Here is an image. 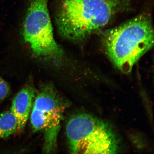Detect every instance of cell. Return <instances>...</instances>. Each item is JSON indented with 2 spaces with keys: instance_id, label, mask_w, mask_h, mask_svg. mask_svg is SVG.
I'll return each mask as SVG.
<instances>
[{
  "instance_id": "cell-2",
  "label": "cell",
  "mask_w": 154,
  "mask_h": 154,
  "mask_svg": "<svg viewBox=\"0 0 154 154\" xmlns=\"http://www.w3.org/2000/svg\"><path fill=\"white\" fill-rule=\"evenodd\" d=\"M151 19L140 15L107 32L104 46L109 58L125 74H129L140 58L153 47Z\"/></svg>"
},
{
  "instance_id": "cell-5",
  "label": "cell",
  "mask_w": 154,
  "mask_h": 154,
  "mask_svg": "<svg viewBox=\"0 0 154 154\" xmlns=\"http://www.w3.org/2000/svg\"><path fill=\"white\" fill-rule=\"evenodd\" d=\"M63 112L44 111L32 108L30 121L34 131L45 132V148L50 151L54 147Z\"/></svg>"
},
{
  "instance_id": "cell-3",
  "label": "cell",
  "mask_w": 154,
  "mask_h": 154,
  "mask_svg": "<svg viewBox=\"0 0 154 154\" xmlns=\"http://www.w3.org/2000/svg\"><path fill=\"white\" fill-rule=\"evenodd\" d=\"M66 134L72 154H116L120 142L109 123L92 115L80 113L67 122Z\"/></svg>"
},
{
  "instance_id": "cell-1",
  "label": "cell",
  "mask_w": 154,
  "mask_h": 154,
  "mask_svg": "<svg viewBox=\"0 0 154 154\" xmlns=\"http://www.w3.org/2000/svg\"><path fill=\"white\" fill-rule=\"evenodd\" d=\"M131 0H60L57 23L60 33L73 41L83 40L128 9Z\"/></svg>"
},
{
  "instance_id": "cell-4",
  "label": "cell",
  "mask_w": 154,
  "mask_h": 154,
  "mask_svg": "<svg viewBox=\"0 0 154 154\" xmlns=\"http://www.w3.org/2000/svg\"><path fill=\"white\" fill-rule=\"evenodd\" d=\"M48 1L28 0L23 30V37L36 57L58 60L63 57V51L54 38Z\"/></svg>"
},
{
  "instance_id": "cell-9",
  "label": "cell",
  "mask_w": 154,
  "mask_h": 154,
  "mask_svg": "<svg viewBox=\"0 0 154 154\" xmlns=\"http://www.w3.org/2000/svg\"><path fill=\"white\" fill-rule=\"evenodd\" d=\"M9 91L8 84L0 76V103L8 95Z\"/></svg>"
},
{
  "instance_id": "cell-7",
  "label": "cell",
  "mask_w": 154,
  "mask_h": 154,
  "mask_svg": "<svg viewBox=\"0 0 154 154\" xmlns=\"http://www.w3.org/2000/svg\"><path fill=\"white\" fill-rule=\"evenodd\" d=\"M66 106L52 87L47 85L36 96L32 108L43 111H64Z\"/></svg>"
},
{
  "instance_id": "cell-6",
  "label": "cell",
  "mask_w": 154,
  "mask_h": 154,
  "mask_svg": "<svg viewBox=\"0 0 154 154\" xmlns=\"http://www.w3.org/2000/svg\"><path fill=\"white\" fill-rule=\"evenodd\" d=\"M34 96L33 88L28 86L23 88L13 100L11 110L18 121L17 131H22L26 126L31 110Z\"/></svg>"
},
{
  "instance_id": "cell-8",
  "label": "cell",
  "mask_w": 154,
  "mask_h": 154,
  "mask_svg": "<svg viewBox=\"0 0 154 154\" xmlns=\"http://www.w3.org/2000/svg\"><path fill=\"white\" fill-rule=\"evenodd\" d=\"M18 121L11 110L0 114V138L9 137L17 131Z\"/></svg>"
}]
</instances>
